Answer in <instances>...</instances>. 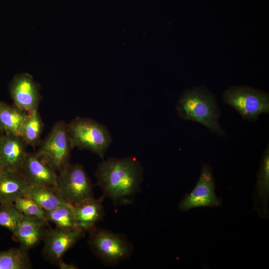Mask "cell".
Segmentation results:
<instances>
[{
	"instance_id": "cell-22",
	"label": "cell",
	"mask_w": 269,
	"mask_h": 269,
	"mask_svg": "<svg viewBox=\"0 0 269 269\" xmlns=\"http://www.w3.org/2000/svg\"><path fill=\"white\" fill-rule=\"evenodd\" d=\"M23 214L13 203L0 204V226L14 232Z\"/></svg>"
},
{
	"instance_id": "cell-1",
	"label": "cell",
	"mask_w": 269,
	"mask_h": 269,
	"mask_svg": "<svg viewBox=\"0 0 269 269\" xmlns=\"http://www.w3.org/2000/svg\"><path fill=\"white\" fill-rule=\"evenodd\" d=\"M95 176L103 197L119 203L128 200L139 191L143 168L134 157L109 158L98 164Z\"/></svg>"
},
{
	"instance_id": "cell-23",
	"label": "cell",
	"mask_w": 269,
	"mask_h": 269,
	"mask_svg": "<svg viewBox=\"0 0 269 269\" xmlns=\"http://www.w3.org/2000/svg\"><path fill=\"white\" fill-rule=\"evenodd\" d=\"M13 203L23 214L34 216L47 221L45 211L27 195L20 197Z\"/></svg>"
},
{
	"instance_id": "cell-25",
	"label": "cell",
	"mask_w": 269,
	"mask_h": 269,
	"mask_svg": "<svg viewBox=\"0 0 269 269\" xmlns=\"http://www.w3.org/2000/svg\"><path fill=\"white\" fill-rule=\"evenodd\" d=\"M5 135V133L2 129V128L0 126V141L2 139V138L3 137V136Z\"/></svg>"
},
{
	"instance_id": "cell-15",
	"label": "cell",
	"mask_w": 269,
	"mask_h": 269,
	"mask_svg": "<svg viewBox=\"0 0 269 269\" xmlns=\"http://www.w3.org/2000/svg\"><path fill=\"white\" fill-rule=\"evenodd\" d=\"M103 198H87L73 206L75 219L78 227L84 232H89L96 227L104 215Z\"/></svg>"
},
{
	"instance_id": "cell-9",
	"label": "cell",
	"mask_w": 269,
	"mask_h": 269,
	"mask_svg": "<svg viewBox=\"0 0 269 269\" xmlns=\"http://www.w3.org/2000/svg\"><path fill=\"white\" fill-rule=\"evenodd\" d=\"M84 235L80 229L65 230L58 227L48 229L44 237L42 254L49 262L58 264L65 253Z\"/></svg>"
},
{
	"instance_id": "cell-11",
	"label": "cell",
	"mask_w": 269,
	"mask_h": 269,
	"mask_svg": "<svg viewBox=\"0 0 269 269\" xmlns=\"http://www.w3.org/2000/svg\"><path fill=\"white\" fill-rule=\"evenodd\" d=\"M27 146L19 135L5 134L0 141V169L20 171L28 153Z\"/></svg>"
},
{
	"instance_id": "cell-18",
	"label": "cell",
	"mask_w": 269,
	"mask_h": 269,
	"mask_svg": "<svg viewBox=\"0 0 269 269\" xmlns=\"http://www.w3.org/2000/svg\"><path fill=\"white\" fill-rule=\"evenodd\" d=\"M28 113L13 104L0 101V126L5 134L19 135L20 127Z\"/></svg>"
},
{
	"instance_id": "cell-7",
	"label": "cell",
	"mask_w": 269,
	"mask_h": 269,
	"mask_svg": "<svg viewBox=\"0 0 269 269\" xmlns=\"http://www.w3.org/2000/svg\"><path fill=\"white\" fill-rule=\"evenodd\" d=\"M223 102L236 109L244 119L256 121L262 113H269V95L248 86L232 87L223 94Z\"/></svg>"
},
{
	"instance_id": "cell-20",
	"label": "cell",
	"mask_w": 269,
	"mask_h": 269,
	"mask_svg": "<svg viewBox=\"0 0 269 269\" xmlns=\"http://www.w3.org/2000/svg\"><path fill=\"white\" fill-rule=\"evenodd\" d=\"M28 251L20 247L0 251V269H31Z\"/></svg>"
},
{
	"instance_id": "cell-6",
	"label": "cell",
	"mask_w": 269,
	"mask_h": 269,
	"mask_svg": "<svg viewBox=\"0 0 269 269\" xmlns=\"http://www.w3.org/2000/svg\"><path fill=\"white\" fill-rule=\"evenodd\" d=\"M55 188L62 198L74 206L93 196L91 181L81 164H70L57 174Z\"/></svg>"
},
{
	"instance_id": "cell-21",
	"label": "cell",
	"mask_w": 269,
	"mask_h": 269,
	"mask_svg": "<svg viewBox=\"0 0 269 269\" xmlns=\"http://www.w3.org/2000/svg\"><path fill=\"white\" fill-rule=\"evenodd\" d=\"M45 212L47 221L53 222L56 227L65 230L79 229L75 219L73 206L70 204L60 206Z\"/></svg>"
},
{
	"instance_id": "cell-12",
	"label": "cell",
	"mask_w": 269,
	"mask_h": 269,
	"mask_svg": "<svg viewBox=\"0 0 269 269\" xmlns=\"http://www.w3.org/2000/svg\"><path fill=\"white\" fill-rule=\"evenodd\" d=\"M48 221L37 217L23 214L12 233L13 239L20 244V247L28 250L36 247L43 240L48 230Z\"/></svg>"
},
{
	"instance_id": "cell-17",
	"label": "cell",
	"mask_w": 269,
	"mask_h": 269,
	"mask_svg": "<svg viewBox=\"0 0 269 269\" xmlns=\"http://www.w3.org/2000/svg\"><path fill=\"white\" fill-rule=\"evenodd\" d=\"M25 195L32 199L45 212L60 206L69 204L62 198L53 186L30 185Z\"/></svg>"
},
{
	"instance_id": "cell-10",
	"label": "cell",
	"mask_w": 269,
	"mask_h": 269,
	"mask_svg": "<svg viewBox=\"0 0 269 269\" xmlns=\"http://www.w3.org/2000/svg\"><path fill=\"white\" fill-rule=\"evenodd\" d=\"M13 104L29 113L37 110L41 100L39 87L29 74L16 75L9 85Z\"/></svg>"
},
{
	"instance_id": "cell-24",
	"label": "cell",
	"mask_w": 269,
	"mask_h": 269,
	"mask_svg": "<svg viewBox=\"0 0 269 269\" xmlns=\"http://www.w3.org/2000/svg\"><path fill=\"white\" fill-rule=\"evenodd\" d=\"M58 266L62 269H77L76 267L72 264H67L63 260L60 261L58 264Z\"/></svg>"
},
{
	"instance_id": "cell-3",
	"label": "cell",
	"mask_w": 269,
	"mask_h": 269,
	"mask_svg": "<svg viewBox=\"0 0 269 269\" xmlns=\"http://www.w3.org/2000/svg\"><path fill=\"white\" fill-rule=\"evenodd\" d=\"M67 131L73 148L88 150L103 159L112 140L105 126L87 118L73 119L67 124Z\"/></svg>"
},
{
	"instance_id": "cell-19",
	"label": "cell",
	"mask_w": 269,
	"mask_h": 269,
	"mask_svg": "<svg viewBox=\"0 0 269 269\" xmlns=\"http://www.w3.org/2000/svg\"><path fill=\"white\" fill-rule=\"evenodd\" d=\"M44 124L37 110L28 114L23 121L19 133V135L27 145L32 147L40 143V137Z\"/></svg>"
},
{
	"instance_id": "cell-2",
	"label": "cell",
	"mask_w": 269,
	"mask_h": 269,
	"mask_svg": "<svg viewBox=\"0 0 269 269\" xmlns=\"http://www.w3.org/2000/svg\"><path fill=\"white\" fill-rule=\"evenodd\" d=\"M176 108L182 119L198 122L212 132L224 134L218 122L220 111L216 102L207 91L199 89L187 91L180 98Z\"/></svg>"
},
{
	"instance_id": "cell-14",
	"label": "cell",
	"mask_w": 269,
	"mask_h": 269,
	"mask_svg": "<svg viewBox=\"0 0 269 269\" xmlns=\"http://www.w3.org/2000/svg\"><path fill=\"white\" fill-rule=\"evenodd\" d=\"M269 198V149L264 152L257 174V180L253 196V211L258 212L259 217L269 218L268 201Z\"/></svg>"
},
{
	"instance_id": "cell-4",
	"label": "cell",
	"mask_w": 269,
	"mask_h": 269,
	"mask_svg": "<svg viewBox=\"0 0 269 269\" xmlns=\"http://www.w3.org/2000/svg\"><path fill=\"white\" fill-rule=\"evenodd\" d=\"M89 232L90 246L105 265L115 266L131 256L133 245L125 236L96 226Z\"/></svg>"
},
{
	"instance_id": "cell-16",
	"label": "cell",
	"mask_w": 269,
	"mask_h": 269,
	"mask_svg": "<svg viewBox=\"0 0 269 269\" xmlns=\"http://www.w3.org/2000/svg\"><path fill=\"white\" fill-rule=\"evenodd\" d=\"M29 185L20 171L0 169V204L13 203Z\"/></svg>"
},
{
	"instance_id": "cell-8",
	"label": "cell",
	"mask_w": 269,
	"mask_h": 269,
	"mask_svg": "<svg viewBox=\"0 0 269 269\" xmlns=\"http://www.w3.org/2000/svg\"><path fill=\"white\" fill-rule=\"evenodd\" d=\"M215 188L212 168L208 164H203L196 185L180 201L179 209L183 212H187L198 207H220L222 200L217 196Z\"/></svg>"
},
{
	"instance_id": "cell-5",
	"label": "cell",
	"mask_w": 269,
	"mask_h": 269,
	"mask_svg": "<svg viewBox=\"0 0 269 269\" xmlns=\"http://www.w3.org/2000/svg\"><path fill=\"white\" fill-rule=\"evenodd\" d=\"M72 149L67 131V124L59 121L54 124L35 153L59 173L70 163Z\"/></svg>"
},
{
	"instance_id": "cell-13",
	"label": "cell",
	"mask_w": 269,
	"mask_h": 269,
	"mask_svg": "<svg viewBox=\"0 0 269 269\" xmlns=\"http://www.w3.org/2000/svg\"><path fill=\"white\" fill-rule=\"evenodd\" d=\"M20 171L30 185L56 186L58 174L35 152L27 153Z\"/></svg>"
}]
</instances>
